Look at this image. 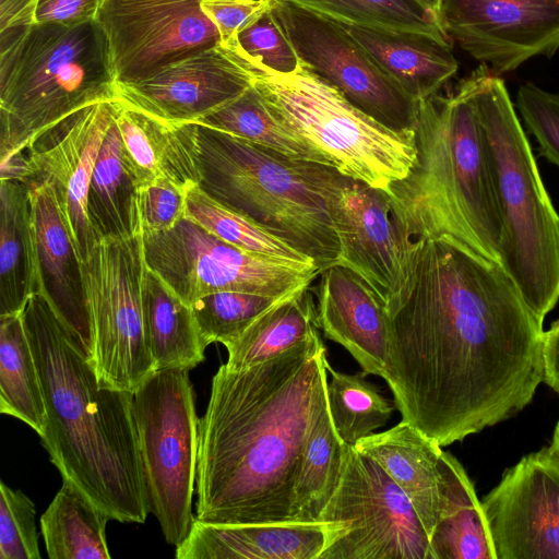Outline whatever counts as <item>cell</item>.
<instances>
[{
  "mask_svg": "<svg viewBox=\"0 0 559 559\" xmlns=\"http://www.w3.org/2000/svg\"><path fill=\"white\" fill-rule=\"evenodd\" d=\"M381 378L440 447L511 418L543 381V321L506 270L448 240H412Z\"/></svg>",
  "mask_w": 559,
  "mask_h": 559,
  "instance_id": "obj_1",
  "label": "cell"
},
{
  "mask_svg": "<svg viewBox=\"0 0 559 559\" xmlns=\"http://www.w3.org/2000/svg\"><path fill=\"white\" fill-rule=\"evenodd\" d=\"M328 362L316 331L264 362L218 368L199 419L197 520L297 521L294 488L304 448L326 401Z\"/></svg>",
  "mask_w": 559,
  "mask_h": 559,
  "instance_id": "obj_2",
  "label": "cell"
},
{
  "mask_svg": "<svg viewBox=\"0 0 559 559\" xmlns=\"http://www.w3.org/2000/svg\"><path fill=\"white\" fill-rule=\"evenodd\" d=\"M46 407L40 436L62 479L110 520L144 523L146 485L133 393L100 386L91 359L41 293L22 311Z\"/></svg>",
  "mask_w": 559,
  "mask_h": 559,
  "instance_id": "obj_3",
  "label": "cell"
},
{
  "mask_svg": "<svg viewBox=\"0 0 559 559\" xmlns=\"http://www.w3.org/2000/svg\"><path fill=\"white\" fill-rule=\"evenodd\" d=\"M414 131V165L386 191L399 229L408 240L456 242L501 265L502 218L490 158L461 82L418 102Z\"/></svg>",
  "mask_w": 559,
  "mask_h": 559,
  "instance_id": "obj_4",
  "label": "cell"
},
{
  "mask_svg": "<svg viewBox=\"0 0 559 559\" xmlns=\"http://www.w3.org/2000/svg\"><path fill=\"white\" fill-rule=\"evenodd\" d=\"M485 135L502 218L501 265L544 321L559 300V215L502 79L480 64L460 81Z\"/></svg>",
  "mask_w": 559,
  "mask_h": 559,
  "instance_id": "obj_5",
  "label": "cell"
},
{
  "mask_svg": "<svg viewBox=\"0 0 559 559\" xmlns=\"http://www.w3.org/2000/svg\"><path fill=\"white\" fill-rule=\"evenodd\" d=\"M97 21L35 23L0 32V159L96 103L114 100Z\"/></svg>",
  "mask_w": 559,
  "mask_h": 559,
  "instance_id": "obj_6",
  "label": "cell"
},
{
  "mask_svg": "<svg viewBox=\"0 0 559 559\" xmlns=\"http://www.w3.org/2000/svg\"><path fill=\"white\" fill-rule=\"evenodd\" d=\"M197 126L203 191L312 259L320 271L337 263L341 248L324 183L329 165L289 159Z\"/></svg>",
  "mask_w": 559,
  "mask_h": 559,
  "instance_id": "obj_7",
  "label": "cell"
},
{
  "mask_svg": "<svg viewBox=\"0 0 559 559\" xmlns=\"http://www.w3.org/2000/svg\"><path fill=\"white\" fill-rule=\"evenodd\" d=\"M253 63V85L272 114L330 166L385 192L409 174L417 153L414 130L383 126L305 67L280 74Z\"/></svg>",
  "mask_w": 559,
  "mask_h": 559,
  "instance_id": "obj_8",
  "label": "cell"
},
{
  "mask_svg": "<svg viewBox=\"0 0 559 559\" xmlns=\"http://www.w3.org/2000/svg\"><path fill=\"white\" fill-rule=\"evenodd\" d=\"M133 413L148 511L177 547L195 519L199 419L189 370L154 371L133 392Z\"/></svg>",
  "mask_w": 559,
  "mask_h": 559,
  "instance_id": "obj_9",
  "label": "cell"
},
{
  "mask_svg": "<svg viewBox=\"0 0 559 559\" xmlns=\"http://www.w3.org/2000/svg\"><path fill=\"white\" fill-rule=\"evenodd\" d=\"M146 271L142 234L103 239L82 262L91 361L100 386L133 393L156 371L144 330Z\"/></svg>",
  "mask_w": 559,
  "mask_h": 559,
  "instance_id": "obj_10",
  "label": "cell"
},
{
  "mask_svg": "<svg viewBox=\"0 0 559 559\" xmlns=\"http://www.w3.org/2000/svg\"><path fill=\"white\" fill-rule=\"evenodd\" d=\"M334 533L319 559H433L413 503L372 457L346 445L340 484L319 518Z\"/></svg>",
  "mask_w": 559,
  "mask_h": 559,
  "instance_id": "obj_11",
  "label": "cell"
},
{
  "mask_svg": "<svg viewBox=\"0 0 559 559\" xmlns=\"http://www.w3.org/2000/svg\"><path fill=\"white\" fill-rule=\"evenodd\" d=\"M142 239L147 266L189 306L224 290L286 296L321 272L243 251L186 217L170 230L142 233Z\"/></svg>",
  "mask_w": 559,
  "mask_h": 559,
  "instance_id": "obj_12",
  "label": "cell"
},
{
  "mask_svg": "<svg viewBox=\"0 0 559 559\" xmlns=\"http://www.w3.org/2000/svg\"><path fill=\"white\" fill-rule=\"evenodd\" d=\"M271 13L302 66L383 126L414 130L418 102L337 21L292 0H271Z\"/></svg>",
  "mask_w": 559,
  "mask_h": 559,
  "instance_id": "obj_13",
  "label": "cell"
},
{
  "mask_svg": "<svg viewBox=\"0 0 559 559\" xmlns=\"http://www.w3.org/2000/svg\"><path fill=\"white\" fill-rule=\"evenodd\" d=\"M324 183L341 248L336 264L359 276L392 314L409 288L412 240L399 229L388 193L332 166Z\"/></svg>",
  "mask_w": 559,
  "mask_h": 559,
  "instance_id": "obj_14",
  "label": "cell"
},
{
  "mask_svg": "<svg viewBox=\"0 0 559 559\" xmlns=\"http://www.w3.org/2000/svg\"><path fill=\"white\" fill-rule=\"evenodd\" d=\"M98 22L115 84L223 44L200 0H105Z\"/></svg>",
  "mask_w": 559,
  "mask_h": 559,
  "instance_id": "obj_15",
  "label": "cell"
},
{
  "mask_svg": "<svg viewBox=\"0 0 559 559\" xmlns=\"http://www.w3.org/2000/svg\"><path fill=\"white\" fill-rule=\"evenodd\" d=\"M117 112V102L91 105L36 136L23 150V183L47 185L83 262L98 242L87 215V195L96 159Z\"/></svg>",
  "mask_w": 559,
  "mask_h": 559,
  "instance_id": "obj_16",
  "label": "cell"
},
{
  "mask_svg": "<svg viewBox=\"0 0 559 559\" xmlns=\"http://www.w3.org/2000/svg\"><path fill=\"white\" fill-rule=\"evenodd\" d=\"M255 67L237 40L171 62L134 82L115 84L114 100L166 123H195L240 96Z\"/></svg>",
  "mask_w": 559,
  "mask_h": 559,
  "instance_id": "obj_17",
  "label": "cell"
},
{
  "mask_svg": "<svg viewBox=\"0 0 559 559\" xmlns=\"http://www.w3.org/2000/svg\"><path fill=\"white\" fill-rule=\"evenodd\" d=\"M449 38L496 74L559 50V0H442Z\"/></svg>",
  "mask_w": 559,
  "mask_h": 559,
  "instance_id": "obj_18",
  "label": "cell"
},
{
  "mask_svg": "<svg viewBox=\"0 0 559 559\" xmlns=\"http://www.w3.org/2000/svg\"><path fill=\"white\" fill-rule=\"evenodd\" d=\"M496 559H559V459L522 457L481 501Z\"/></svg>",
  "mask_w": 559,
  "mask_h": 559,
  "instance_id": "obj_19",
  "label": "cell"
},
{
  "mask_svg": "<svg viewBox=\"0 0 559 559\" xmlns=\"http://www.w3.org/2000/svg\"><path fill=\"white\" fill-rule=\"evenodd\" d=\"M36 269L41 293L58 317L93 357V338L82 278V261L52 190L29 187Z\"/></svg>",
  "mask_w": 559,
  "mask_h": 559,
  "instance_id": "obj_20",
  "label": "cell"
},
{
  "mask_svg": "<svg viewBox=\"0 0 559 559\" xmlns=\"http://www.w3.org/2000/svg\"><path fill=\"white\" fill-rule=\"evenodd\" d=\"M316 288L319 328L355 358L365 374L382 377L389 317L374 292L354 272L335 264L320 272Z\"/></svg>",
  "mask_w": 559,
  "mask_h": 559,
  "instance_id": "obj_21",
  "label": "cell"
},
{
  "mask_svg": "<svg viewBox=\"0 0 559 559\" xmlns=\"http://www.w3.org/2000/svg\"><path fill=\"white\" fill-rule=\"evenodd\" d=\"M332 522L211 524L194 519L178 559H319Z\"/></svg>",
  "mask_w": 559,
  "mask_h": 559,
  "instance_id": "obj_22",
  "label": "cell"
},
{
  "mask_svg": "<svg viewBox=\"0 0 559 559\" xmlns=\"http://www.w3.org/2000/svg\"><path fill=\"white\" fill-rule=\"evenodd\" d=\"M123 155L139 190L158 181L199 185L198 126L154 119L117 102Z\"/></svg>",
  "mask_w": 559,
  "mask_h": 559,
  "instance_id": "obj_23",
  "label": "cell"
},
{
  "mask_svg": "<svg viewBox=\"0 0 559 559\" xmlns=\"http://www.w3.org/2000/svg\"><path fill=\"white\" fill-rule=\"evenodd\" d=\"M354 447L376 460L393 478L430 535L443 500L442 447L403 419L385 431L360 439Z\"/></svg>",
  "mask_w": 559,
  "mask_h": 559,
  "instance_id": "obj_24",
  "label": "cell"
},
{
  "mask_svg": "<svg viewBox=\"0 0 559 559\" xmlns=\"http://www.w3.org/2000/svg\"><path fill=\"white\" fill-rule=\"evenodd\" d=\"M343 25L417 102L440 93L459 70V62L447 36Z\"/></svg>",
  "mask_w": 559,
  "mask_h": 559,
  "instance_id": "obj_25",
  "label": "cell"
},
{
  "mask_svg": "<svg viewBox=\"0 0 559 559\" xmlns=\"http://www.w3.org/2000/svg\"><path fill=\"white\" fill-rule=\"evenodd\" d=\"M443 500L429 535L433 559H496L481 501L461 463L442 452Z\"/></svg>",
  "mask_w": 559,
  "mask_h": 559,
  "instance_id": "obj_26",
  "label": "cell"
},
{
  "mask_svg": "<svg viewBox=\"0 0 559 559\" xmlns=\"http://www.w3.org/2000/svg\"><path fill=\"white\" fill-rule=\"evenodd\" d=\"M87 215L98 242L142 234L139 188L123 155L116 117L96 159L87 195Z\"/></svg>",
  "mask_w": 559,
  "mask_h": 559,
  "instance_id": "obj_27",
  "label": "cell"
},
{
  "mask_svg": "<svg viewBox=\"0 0 559 559\" xmlns=\"http://www.w3.org/2000/svg\"><path fill=\"white\" fill-rule=\"evenodd\" d=\"M38 292L29 189L0 180V316L21 313Z\"/></svg>",
  "mask_w": 559,
  "mask_h": 559,
  "instance_id": "obj_28",
  "label": "cell"
},
{
  "mask_svg": "<svg viewBox=\"0 0 559 559\" xmlns=\"http://www.w3.org/2000/svg\"><path fill=\"white\" fill-rule=\"evenodd\" d=\"M144 330L155 370H191L204 360L207 346L191 306L176 295L147 266L144 294Z\"/></svg>",
  "mask_w": 559,
  "mask_h": 559,
  "instance_id": "obj_29",
  "label": "cell"
},
{
  "mask_svg": "<svg viewBox=\"0 0 559 559\" xmlns=\"http://www.w3.org/2000/svg\"><path fill=\"white\" fill-rule=\"evenodd\" d=\"M318 311L310 286L285 296L258 316L237 337L226 343L231 369L270 360L318 331Z\"/></svg>",
  "mask_w": 559,
  "mask_h": 559,
  "instance_id": "obj_30",
  "label": "cell"
},
{
  "mask_svg": "<svg viewBox=\"0 0 559 559\" xmlns=\"http://www.w3.org/2000/svg\"><path fill=\"white\" fill-rule=\"evenodd\" d=\"M109 520L79 487L63 479L39 520L48 557L109 559L105 533Z\"/></svg>",
  "mask_w": 559,
  "mask_h": 559,
  "instance_id": "obj_31",
  "label": "cell"
},
{
  "mask_svg": "<svg viewBox=\"0 0 559 559\" xmlns=\"http://www.w3.org/2000/svg\"><path fill=\"white\" fill-rule=\"evenodd\" d=\"M0 412L43 435L46 407L21 313L0 316Z\"/></svg>",
  "mask_w": 559,
  "mask_h": 559,
  "instance_id": "obj_32",
  "label": "cell"
},
{
  "mask_svg": "<svg viewBox=\"0 0 559 559\" xmlns=\"http://www.w3.org/2000/svg\"><path fill=\"white\" fill-rule=\"evenodd\" d=\"M346 445L334 428L326 399L301 454L294 488L297 521L319 522L340 484Z\"/></svg>",
  "mask_w": 559,
  "mask_h": 559,
  "instance_id": "obj_33",
  "label": "cell"
},
{
  "mask_svg": "<svg viewBox=\"0 0 559 559\" xmlns=\"http://www.w3.org/2000/svg\"><path fill=\"white\" fill-rule=\"evenodd\" d=\"M195 123L245 139L289 159L330 166L323 155L272 114L253 84L240 96Z\"/></svg>",
  "mask_w": 559,
  "mask_h": 559,
  "instance_id": "obj_34",
  "label": "cell"
},
{
  "mask_svg": "<svg viewBox=\"0 0 559 559\" xmlns=\"http://www.w3.org/2000/svg\"><path fill=\"white\" fill-rule=\"evenodd\" d=\"M185 217L243 251L302 267H318L312 259L218 202L199 185H190L186 189Z\"/></svg>",
  "mask_w": 559,
  "mask_h": 559,
  "instance_id": "obj_35",
  "label": "cell"
},
{
  "mask_svg": "<svg viewBox=\"0 0 559 559\" xmlns=\"http://www.w3.org/2000/svg\"><path fill=\"white\" fill-rule=\"evenodd\" d=\"M329 412L340 438L349 445L374 433L390 420L393 406L365 373H345L326 365Z\"/></svg>",
  "mask_w": 559,
  "mask_h": 559,
  "instance_id": "obj_36",
  "label": "cell"
},
{
  "mask_svg": "<svg viewBox=\"0 0 559 559\" xmlns=\"http://www.w3.org/2000/svg\"><path fill=\"white\" fill-rule=\"evenodd\" d=\"M292 1L346 25L447 36L439 15L419 0Z\"/></svg>",
  "mask_w": 559,
  "mask_h": 559,
  "instance_id": "obj_37",
  "label": "cell"
},
{
  "mask_svg": "<svg viewBox=\"0 0 559 559\" xmlns=\"http://www.w3.org/2000/svg\"><path fill=\"white\" fill-rule=\"evenodd\" d=\"M284 297L224 290L205 295L190 306L205 343L225 345Z\"/></svg>",
  "mask_w": 559,
  "mask_h": 559,
  "instance_id": "obj_38",
  "label": "cell"
},
{
  "mask_svg": "<svg viewBox=\"0 0 559 559\" xmlns=\"http://www.w3.org/2000/svg\"><path fill=\"white\" fill-rule=\"evenodd\" d=\"M36 508L20 489L0 483V559H40Z\"/></svg>",
  "mask_w": 559,
  "mask_h": 559,
  "instance_id": "obj_39",
  "label": "cell"
},
{
  "mask_svg": "<svg viewBox=\"0 0 559 559\" xmlns=\"http://www.w3.org/2000/svg\"><path fill=\"white\" fill-rule=\"evenodd\" d=\"M237 43L248 57L270 71L292 74L304 67L270 7L237 34Z\"/></svg>",
  "mask_w": 559,
  "mask_h": 559,
  "instance_id": "obj_40",
  "label": "cell"
},
{
  "mask_svg": "<svg viewBox=\"0 0 559 559\" xmlns=\"http://www.w3.org/2000/svg\"><path fill=\"white\" fill-rule=\"evenodd\" d=\"M516 108L540 154L559 167V93L526 83L518 90Z\"/></svg>",
  "mask_w": 559,
  "mask_h": 559,
  "instance_id": "obj_41",
  "label": "cell"
},
{
  "mask_svg": "<svg viewBox=\"0 0 559 559\" xmlns=\"http://www.w3.org/2000/svg\"><path fill=\"white\" fill-rule=\"evenodd\" d=\"M186 189L164 180L139 190L142 233L167 231L185 218Z\"/></svg>",
  "mask_w": 559,
  "mask_h": 559,
  "instance_id": "obj_42",
  "label": "cell"
},
{
  "mask_svg": "<svg viewBox=\"0 0 559 559\" xmlns=\"http://www.w3.org/2000/svg\"><path fill=\"white\" fill-rule=\"evenodd\" d=\"M271 0H200L202 12L216 25L223 44L237 40V34L269 9Z\"/></svg>",
  "mask_w": 559,
  "mask_h": 559,
  "instance_id": "obj_43",
  "label": "cell"
},
{
  "mask_svg": "<svg viewBox=\"0 0 559 559\" xmlns=\"http://www.w3.org/2000/svg\"><path fill=\"white\" fill-rule=\"evenodd\" d=\"M105 0H37L35 23H58L67 26L96 21Z\"/></svg>",
  "mask_w": 559,
  "mask_h": 559,
  "instance_id": "obj_44",
  "label": "cell"
},
{
  "mask_svg": "<svg viewBox=\"0 0 559 559\" xmlns=\"http://www.w3.org/2000/svg\"><path fill=\"white\" fill-rule=\"evenodd\" d=\"M543 381L559 393V320L544 331Z\"/></svg>",
  "mask_w": 559,
  "mask_h": 559,
  "instance_id": "obj_45",
  "label": "cell"
},
{
  "mask_svg": "<svg viewBox=\"0 0 559 559\" xmlns=\"http://www.w3.org/2000/svg\"><path fill=\"white\" fill-rule=\"evenodd\" d=\"M37 0H0V32L33 24Z\"/></svg>",
  "mask_w": 559,
  "mask_h": 559,
  "instance_id": "obj_46",
  "label": "cell"
},
{
  "mask_svg": "<svg viewBox=\"0 0 559 559\" xmlns=\"http://www.w3.org/2000/svg\"><path fill=\"white\" fill-rule=\"evenodd\" d=\"M548 448L551 451V453L559 459V421L557 423V425L555 427L552 440Z\"/></svg>",
  "mask_w": 559,
  "mask_h": 559,
  "instance_id": "obj_47",
  "label": "cell"
},
{
  "mask_svg": "<svg viewBox=\"0 0 559 559\" xmlns=\"http://www.w3.org/2000/svg\"><path fill=\"white\" fill-rule=\"evenodd\" d=\"M425 7L435 11L440 17V7L442 0H419Z\"/></svg>",
  "mask_w": 559,
  "mask_h": 559,
  "instance_id": "obj_48",
  "label": "cell"
}]
</instances>
